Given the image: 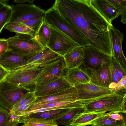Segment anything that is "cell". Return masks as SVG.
<instances>
[{
  "label": "cell",
  "instance_id": "obj_1",
  "mask_svg": "<svg viewBox=\"0 0 126 126\" xmlns=\"http://www.w3.org/2000/svg\"><path fill=\"white\" fill-rule=\"evenodd\" d=\"M80 31L90 45L113 57L111 26L92 4L91 0H56L52 7Z\"/></svg>",
  "mask_w": 126,
  "mask_h": 126
},
{
  "label": "cell",
  "instance_id": "obj_2",
  "mask_svg": "<svg viewBox=\"0 0 126 126\" xmlns=\"http://www.w3.org/2000/svg\"><path fill=\"white\" fill-rule=\"evenodd\" d=\"M37 63H30L9 71L3 81L20 86L34 93L41 73L50 63L57 59Z\"/></svg>",
  "mask_w": 126,
  "mask_h": 126
},
{
  "label": "cell",
  "instance_id": "obj_3",
  "mask_svg": "<svg viewBox=\"0 0 126 126\" xmlns=\"http://www.w3.org/2000/svg\"><path fill=\"white\" fill-rule=\"evenodd\" d=\"M44 19L48 25L65 34L79 46L84 47L90 45L83 33L69 23L52 7L45 11Z\"/></svg>",
  "mask_w": 126,
  "mask_h": 126
},
{
  "label": "cell",
  "instance_id": "obj_4",
  "mask_svg": "<svg viewBox=\"0 0 126 126\" xmlns=\"http://www.w3.org/2000/svg\"><path fill=\"white\" fill-rule=\"evenodd\" d=\"M126 95L113 93L84 105L83 113L104 112L126 113Z\"/></svg>",
  "mask_w": 126,
  "mask_h": 126
},
{
  "label": "cell",
  "instance_id": "obj_5",
  "mask_svg": "<svg viewBox=\"0 0 126 126\" xmlns=\"http://www.w3.org/2000/svg\"><path fill=\"white\" fill-rule=\"evenodd\" d=\"M8 50L30 58L43 50L42 46L34 36L16 33L15 35L7 39Z\"/></svg>",
  "mask_w": 126,
  "mask_h": 126
},
{
  "label": "cell",
  "instance_id": "obj_6",
  "mask_svg": "<svg viewBox=\"0 0 126 126\" xmlns=\"http://www.w3.org/2000/svg\"><path fill=\"white\" fill-rule=\"evenodd\" d=\"M49 26L50 36L46 47L53 52L63 57L79 46L60 31L51 26Z\"/></svg>",
  "mask_w": 126,
  "mask_h": 126
},
{
  "label": "cell",
  "instance_id": "obj_7",
  "mask_svg": "<svg viewBox=\"0 0 126 126\" xmlns=\"http://www.w3.org/2000/svg\"><path fill=\"white\" fill-rule=\"evenodd\" d=\"M29 92L20 86L2 81L0 84V106L9 111L15 104Z\"/></svg>",
  "mask_w": 126,
  "mask_h": 126
},
{
  "label": "cell",
  "instance_id": "obj_8",
  "mask_svg": "<svg viewBox=\"0 0 126 126\" xmlns=\"http://www.w3.org/2000/svg\"><path fill=\"white\" fill-rule=\"evenodd\" d=\"M10 6L13 13L9 23L23 24L32 19L44 17L45 11L34 4H16Z\"/></svg>",
  "mask_w": 126,
  "mask_h": 126
},
{
  "label": "cell",
  "instance_id": "obj_9",
  "mask_svg": "<svg viewBox=\"0 0 126 126\" xmlns=\"http://www.w3.org/2000/svg\"><path fill=\"white\" fill-rule=\"evenodd\" d=\"M79 101L84 105L113 93L108 87H99L90 82L75 85Z\"/></svg>",
  "mask_w": 126,
  "mask_h": 126
},
{
  "label": "cell",
  "instance_id": "obj_10",
  "mask_svg": "<svg viewBox=\"0 0 126 126\" xmlns=\"http://www.w3.org/2000/svg\"><path fill=\"white\" fill-rule=\"evenodd\" d=\"M84 59L79 67L84 69L90 68L96 69L103 64L111 63L112 58L89 45L83 47Z\"/></svg>",
  "mask_w": 126,
  "mask_h": 126
},
{
  "label": "cell",
  "instance_id": "obj_11",
  "mask_svg": "<svg viewBox=\"0 0 126 126\" xmlns=\"http://www.w3.org/2000/svg\"><path fill=\"white\" fill-rule=\"evenodd\" d=\"M79 101L77 91L74 86L61 92L49 95L36 97L30 106L57 102Z\"/></svg>",
  "mask_w": 126,
  "mask_h": 126
},
{
  "label": "cell",
  "instance_id": "obj_12",
  "mask_svg": "<svg viewBox=\"0 0 126 126\" xmlns=\"http://www.w3.org/2000/svg\"><path fill=\"white\" fill-rule=\"evenodd\" d=\"M111 63L103 64L96 69H85L89 75L90 82L99 87H108L110 83V66Z\"/></svg>",
  "mask_w": 126,
  "mask_h": 126
},
{
  "label": "cell",
  "instance_id": "obj_13",
  "mask_svg": "<svg viewBox=\"0 0 126 126\" xmlns=\"http://www.w3.org/2000/svg\"><path fill=\"white\" fill-rule=\"evenodd\" d=\"M73 86L64 77L36 88L33 93L36 97L48 96L67 89Z\"/></svg>",
  "mask_w": 126,
  "mask_h": 126
},
{
  "label": "cell",
  "instance_id": "obj_14",
  "mask_svg": "<svg viewBox=\"0 0 126 126\" xmlns=\"http://www.w3.org/2000/svg\"><path fill=\"white\" fill-rule=\"evenodd\" d=\"M67 69L63 58L61 56L59 60L37 82L36 89L59 78L64 77Z\"/></svg>",
  "mask_w": 126,
  "mask_h": 126
},
{
  "label": "cell",
  "instance_id": "obj_15",
  "mask_svg": "<svg viewBox=\"0 0 126 126\" xmlns=\"http://www.w3.org/2000/svg\"><path fill=\"white\" fill-rule=\"evenodd\" d=\"M112 43L115 58L123 68L126 70V59L124 54L122 47L124 34L113 25L110 28Z\"/></svg>",
  "mask_w": 126,
  "mask_h": 126
},
{
  "label": "cell",
  "instance_id": "obj_16",
  "mask_svg": "<svg viewBox=\"0 0 126 126\" xmlns=\"http://www.w3.org/2000/svg\"><path fill=\"white\" fill-rule=\"evenodd\" d=\"M29 59L27 57L8 50L0 56V64L9 71L25 65Z\"/></svg>",
  "mask_w": 126,
  "mask_h": 126
},
{
  "label": "cell",
  "instance_id": "obj_17",
  "mask_svg": "<svg viewBox=\"0 0 126 126\" xmlns=\"http://www.w3.org/2000/svg\"><path fill=\"white\" fill-rule=\"evenodd\" d=\"M64 77L73 86L90 82V76L86 69L80 67L67 69Z\"/></svg>",
  "mask_w": 126,
  "mask_h": 126
},
{
  "label": "cell",
  "instance_id": "obj_18",
  "mask_svg": "<svg viewBox=\"0 0 126 126\" xmlns=\"http://www.w3.org/2000/svg\"><path fill=\"white\" fill-rule=\"evenodd\" d=\"M91 2L110 24L119 16L115 8L108 0H91Z\"/></svg>",
  "mask_w": 126,
  "mask_h": 126
},
{
  "label": "cell",
  "instance_id": "obj_19",
  "mask_svg": "<svg viewBox=\"0 0 126 126\" xmlns=\"http://www.w3.org/2000/svg\"><path fill=\"white\" fill-rule=\"evenodd\" d=\"M63 57L67 69L79 67L84 60L83 47L79 46Z\"/></svg>",
  "mask_w": 126,
  "mask_h": 126
},
{
  "label": "cell",
  "instance_id": "obj_20",
  "mask_svg": "<svg viewBox=\"0 0 126 126\" xmlns=\"http://www.w3.org/2000/svg\"><path fill=\"white\" fill-rule=\"evenodd\" d=\"M84 105L79 101H74L52 102L38 105L30 106L26 111L21 115L22 116L25 112L35 109L54 107H63L65 108H72L78 107H84Z\"/></svg>",
  "mask_w": 126,
  "mask_h": 126
},
{
  "label": "cell",
  "instance_id": "obj_21",
  "mask_svg": "<svg viewBox=\"0 0 126 126\" xmlns=\"http://www.w3.org/2000/svg\"><path fill=\"white\" fill-rule=\"evenodd\" d=\"M82 111L79 113L75 116L70 122V125L72 126H85L86 124L105 113L91 112L84 113Z\"/></svg>",
  "mask_w": 126,
  "mask_h": 126
},
{
  "label": "cell",
  "instance_id": "obj_22",
  "mask_svg": "<svg viewBox=\"0 0 126 126\" xmlns=\"http://www.w3.org/2000/svg\"><path fill=\"white\" fill-rule=\"evenodd\" d=\"M105 126H126L125 120L117 121L111 118L107 112L102 114L100 116L92 121L85 126L91 125Z\"/></svg>",
  "mask_w": 126,
  "mask_h": 126
},
{
  "label": "cell",
  "instance_id": "obj_23",
  "mask_svg": "<svg viewBox=\"0 0 126 126\" xmlns=\"http://www.w3.org/2000/svg\"><path fill=\"white\" fill-rule=\"evenodd\" d=\"M60 56H61L47 47H45L42 51L29 59L26 64L42 63L53 60Z\"/></svg>",
  "mask_w": 126,
  "mask_h": 126
},
{
  "label": "cell",
  "instance_id": "obj_24",
  "mask_svg": "<svg viewBox=\"0 0 126 126\" xmlns=\"http://www.w3.org/2000/svg\"><path fill=\"white\" fill-rule=\"evenodd\" d=\"M49 25L44 19L34 36V39L44 47H46L50 36Z\"/></svg>",
  "mask_w": 126,
  "mask_h": 126
},
{
  "label": "cell",
  "instance_id": "obj_25",
  "mask_svg": "<svg viewBox=\"0 0 126 126\" xmlns=\"http://www.w3.org/2000/svg\"><path fill=\"white\" fill-rule=\"evenodd\" d=\"M70 109L65 108L50 110L34 113L28 116L45 119L55 120L68 111Z\"/></svg>",
  "mask_w": 126,
  "mask_h": 126
},
{
  "label": "cell",
  "instance_id": "obj_26",
  "mask_svg": "<svg viewBox=\"0 0 126 126\" xmlns=\"http://www.w3.org/2000/svg\"><path fill=\"white\" fill-rule=\"evenodd\" d=\"M84 110V107L70 109L68 111L56 119L55 120L58 125H60L65 126L69 125L77 114L83 111Z\"/></svg>",
  "mask_w": 126,
  "mask_h": 126
},
{
  "label": "cell",
  "instance_id": "obj_27",
  "mask_svg": "<svg viewBox=\"0 0 126 126\" xmlns=\"http://www.w3.org/2000/svg\"><path fill=\"white\" fill-rule=\"evenodd\" d=\"M26 126H58L55 120L27 116L23 123Z\"/></svg>",
  "mask_w": 126,
  "mask_h": 126
},
{
  "label": "cell",
  "instance_id": "obj_28",
  "mask_svg": "<svg viewBox=\"0 0 126 126\" xmlns=\"http://www.w3.org/2000/svg\"><path fill=\"white\" fill-rule=\"evenodd\" d=\"M4 28L11 32L33 36H34L35 33L34 31L25 25L19 23H9L6 25Z\"/></svg>",
  "mask_w": 126,
  "mask_h": 126
},
{
  "label": "cell",
  "instance_id": "obj_29",
  "mask_svg": "<svg viewBox=\"0 0 126 126\" xmlns=\"http://www.w3.org/2000/svg\"><path fill=\"white\" fill-rule=\"evenodd\" d=\"M13 13L8 4L0 8V33L5 25L9 23Z\"/></svg>",
  "mask_w": 126,
  "mask_h": 126
},
{
  "label": "cell",
  "instance_id": "obj_30",
  "mask_svg": "<svg viewBox=\"0 0 126 126\" xmlns=\"http://www.w3.org/2000/svg\"><path fill=\"white\" fill-rule=\"evenodd\" d=\"M18 125L13 121L9 111L0 106V126H16Z\"/></svg>",
  "mask_w": 126,
  "mask_h": 126
},
{
  "label": "cell",
  "instance_id": "obj_31",
  "mask_svg": "<svg viewBox=\"0 0 126 126\" xmlns=\"http://www.w3.org/2000/svg\"><path fill=\"white\" fill-rule=\"evenodd\" d=\"M126 76L121 79L116 84L115 87L110 90L114 93L118 94L126 95Z\"/></svg>",
  "mask_w": 126,
  "mask_h": 126
},
{
  "label": "cell",
  "instance_id": "obj_32",
  "mask_svg": "<svg viewBox=\"0 0 126 126\" xmlns=\"http://www.w3.org/2000/svg\"><path fill=\"white\" fill-rule=\"evenodd\" d=\"M108 0L115 8L119 16L126 13V0Z\"/></svg>",
  "mask_w": 126,
  "mask_h": 126
},
{
  "label": "cell",
  "instance_id": "obj_33",
  "mask_svg": "<svg viewBox=\"0 0 126 126\" xmlns=\"http://www.w3.org/2000/svg\"><path fill=\"white\" fill-rule=\"evenodd\" d=\"M44 20V17L36 18L30 20L23 24L36 32Z\"/></svg>",
  "mask_w": 126,
  "mask_h": 126
},
{
  "label": "cell",
  "instance_id": "obj_34",
  "mask_svg": "<svg viewBox=\"0 0 126 126\" xmlns=\"http://www.w3.org/2000/svg\"><path fill=\"white\" fill-rule=\"evenodd\" d=\"M112 62L115 69L120 80L126 76V70L123 68L113 57L112 58Z\"/></svg>",
  "mask_w": 126,
  "mask_h": 126
},
{
  "label": "cell",
  "instance_id": "obj_35",
  "mask_svg": "<svg viewBox=\"0 0 126 126\" xmlns=\"http://www.w3.org/2000/svg\"><path fill=\"white\" fill-rule=\"evenodd\" d=\"M34 95L33 93L30 92L28 93L21 98L15 104L10 111L13 110L18 108L27 101Z\"/></svg>",
  "mask_w": 126,
  "mask_h": 126
},
{
  "label": "cell",
  "instance_id": "obj_36",
  "mask_svg": "<svg viewBox=\"0 0 126 126\" xmlns=\"http://www.w3.org/2000/svg\"><path fill=\"white\" fill-rule=\"evenodd\" d=\"M110 83H117L120 80V79L112 63V62L110 66Z\"/></svg>",
  "mask_w": 126,
  "mask_h": 126
},
{
  "label": "cell",
  "instance_id": "obj_37",
  "mask_svg": "<svg viewBox=\"0 0 126 126\" xmlns=\"http://www.w3.org/2000/svg\"><path fill=\"white\" fill-rule=\"evenodd\" d=\"M8 50V45L7 39L0 38V56Z\"/></svg>",
  "mask_w": 126,
  "mask_h": 126
},
{
  "label": "cell",
  "instance_id": "obj_38",
  "mask_svg": "<svg viewBox=\"0 0 126 126\" xmlns=\"http://www.w3.org/2000/svg\"><path fill=\"white\" fill-rule=\"evenodd\" d=\"M108 114L112 119L117 121L125 120L123 115L118 113L107 112Z\"/></svg>",
  "mask_w": 126,
  "mask_h": 126
},
{
  "label": "cell",
  "instance_id": "obj_39",
  "mask_svg": "<svg viewBox=\"0 0 126 126\" xmlns=\"http://www.w3.org/2000/svg\"><path fill=\"white\" fill-rule=\"evenodd\" d=\"M9 71L4 68L0 64V84L3 81Z\"/></svg>",
  "mask_w": 126,
  "mask_h": 126
},
{
  "label": "cell",
  "instance_id": "obj_40",
  "mask_svg": "<svg viewBox=\"0 0 126 126\" xmlns=\"http://www.w3.org/2000/svg\"><path fill=\"white\" fill-rule=\"evenodd\" d=\"M33 0H15L14 2L15 3H27L30 4H34Z\"/></svg>",
  "mask_w": 126,
  "mask_h": 126
},
{
  "label": "cell",
  "instance_id": "obj_41",
  "mask_svg": "<svg viewBox=\"0 0 126 126\" xmlns=\"http://www.w3.org/2000/svg\"><path fill=\"white\" fill-rule=\"evenodd\" d=\"M8 4V1L5 0H0V8Z\"/></svg>",
  "mask_w": 126,
  "mask_h": 126
},
{
  "label": "cell",
  "instance_id": "obj_42",
  "mask_svg": "<svg viewBox=\"0 0 126 126\" xmlns=\"http://www.w3.org/2000/svg\"><path fill=\"white\" fill-rule=\"evenodd\" d=\"M99 126V125H91L90 126Z\"/></svg>",
  "mask_w": 126,
  "mask_h": 126
},
{
  "label": "cell",
  "instance_id": "obj_43",
  "mask_svg": "<svg viewBox=\"0 0 126 126\" xmlns=\"http://www.w3.org/2000/svg\"><path fill=\"white\" fill-rule=\"evenodd\" d=\"M65 126H71L69 124V125H68Z\"/></svg>",
  "mask_w": 126,
  "mask_h": 126
},
{
  "label": "cell",
  "instance_id": "obj_44",
  "mask_svg": "<svg viewBox=\"0 0 126 126\" xmlns=\"http://www.w3.org/2000/svg\"><path fill=\"white\" fill-rule=\"evenodd\" d=\"M20 126H24V125H21Z\"/></svg>",
  "mask_w": 126,
  "mask_h": 126
}]
</instances>
